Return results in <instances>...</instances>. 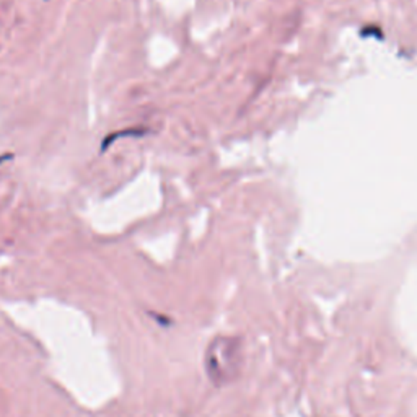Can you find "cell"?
<instances>
[{"label":"cell","mask_w":417,"mask_h":417,"mask_svg":"<svg viewBox=\"0 0 417 417\" xmlns=\"http://www.w3.org/2000/svg\"><path fill=\"white\" fill-rule=\"evenodd\" d=\"M142 134H145V131H140V129H127V131L116 132V134H111V136L106 137L105 140H103L101 150H103V152H105V150L108 149V145H110V144H113V142H114L116 139H119V137H123V136H142Z\"/></svg>","instance_id":"cell-1"}]
</instances>
